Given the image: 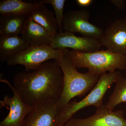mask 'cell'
<instances>
[{
	"mask_svg": "<svg viewBox=\"0 0 126 126\" xmlns=\"http://www.w3.org/2000/svg\"><path fill=\"white\" fill-rule=\"evenodd\" d=\"M63 75L54 62H45L33 72L15 75L14 86L23 101L34 108L56 103L63 92Z\"/></svg>",
	"mask_w": 126,
	"mask_h": 126,
	"instance_id": "obj_1",
	"label": "cell"
},
{
	"mask_svg": "<svg viewBox=\"0 0 126 126\" xmlns=\"http://www.w3.org/2000/svg\"><path fill=\"white\" fill-rule=\"evenodd\" d=\"M68 50L65 52L63 58L55 61L61 68L63 75V92L56 103L58 112L73 98L83 96L92 90L99 77L88 71L85 73L78 72L68 55Z\"/></svg>",
	"mask_w": 126,
	"mask_h": 126,
	"instance_id": "obj_2",
	"label": "cell"
},
{
	"mask_svg": "<svg viewBox=\"0 0 126 126\" xmlns=\"http://www.w3.org/2000/svg\"><path fill=\"white\" fill-rule=\"evenodd\" d=\"M68 54L77 68H86L88 72L100 76L107 72L125 70L126 55L109 50H98L89 53L68 50Z\"/></svg>",
	"mask_w": 126,
	"mask_h": 126,
	"instance_id": "obj_3",
	"label": "cell"
},
{
	"mask_svg": "<svg viewBox=\"0 0 126 126\" xmlns=\"http://www.w3.org/2000/svg\"><path fill=\"white\" fill-rule=\"evenodd\" d=\"M120 74L121 73L117 71L101 74L96 84L86 97L79 101L76 100L71 101L58 113L55 118L56 126H64L74 115L82 109L90 106L97 108L101 106L106 92L115 83Z\"/></svg>",
	"mask_w": 126,
	"mask_h": 126,
	"instance_id": "obj_4",
	"label": "cell"
},
{
	"mask_svg": "<svg viewBox=\"0 0 126 126\" xmlns=\"http://www.w3.org/2000/svg\"><path fill=\"white\" fill-rule=\"evenodd\" d=\"M68 50L67 48L55 49L50 46H30L10 59L7 63L10 66L16 64L23 65L26 72L33 71L49 60L61 59Z\"/></svg>",
	"mask_w": 126,
	"mask_h": 126,
	"instance_id": "obj_5",
	"label": "cell"
},
{
	"mask_svg": "<svg viewBox=\"0 0 126 126\" xmlns=\"http://www.w3.org/2000/svg\"><path fill=\"white\" fill-rule=\"evenodd\" d=\"M90 14L85 9L70 10L64 16L63 30L71 33H78L84 36L99 40L104 31L89 21Z\"/></svg>",
	"mask_w": 126,
	"mask_h": 126,
	"instance_id": "obj_6",
	"label": "cell"
},
{
	"mask_svg": "<svg viewBox=\"0 0 126 126\" xmlns=\"http://www.w3.org/2000/svg\"><path fill=\"white\" fill-rule=\"evenodd\" d=\"M64 126H126L122 110L114 111L106 104L96 108L94 115L86 118H71Z\"/></svg>",
	"mask_w": 126,
	"mask_h": 126,
	"instance_id": "obj_7",
	"label": "cell"
},
{
	"mask_svg": "<svg viewBox=\"0 0 126 126\" xmlns=\"http://www.w3.org/2000/svg\"><path fill=\"white\" fill-rule=\"evenodd\" d=\"M0 82L5 83L11 89L14 95L5 97L0 101L1 107L9 106L10 111L6 117L0 123V126H23L26 116L34 108L27 104L21 97L14 86L5 79H1Z\"/></svg>",
	"mask_w": 126,
	"mask_h": 126,
	"instance_id": "obj_8",
	"label": "cell"
},
{
	"mask_svg": "<svg viewBox=\"0 0 126 126\" xmlns=\"http://www.w3.org/2000/svg\"><path fill=\"white\" fill-rule=\"evenodd\" d=\"M50 46L55 49L70 48L78 52L89 53L99 50L102 46L99 40L86 36L79 37L73 33L63 31L55 35Z\"/></svg>",
	"mask_w": 126,
	"mask_h": 126,
	"instance_id": "obj_9",
	"label": "cell"
},
{
	"mask_svg": "<svg viewBox=\"0 0 126 126\" xmlns=\"http://www.w3.org/2000/svg\"><path fill=\"white\" fill-rule=\"evenodd\" d=\"M99 40L107 49L126 55V19H117L112 23Z\"/></svg>",
	"mask_w": 126,
	"mask_h": 126,
	"instance_id": "obj_10",
	"label": "cell"
},
{
	"mask_svg": "<svg viewBox=\"0 0 126 126\" xmlns=\"http://www.w3.org/2000/svg\"><path fill=\"white\" fill-rule=\"evenodd\" d=\"M21 34L30 46H50L54 35L27 16Z\"/></svg>",
	"mask_w": 126,
	"mask_h": 126,
	"instance_id": "obj_11",
	"label": "cell"
},
{
	"mask_svg": "<svg viewBox=\"0 0 126 126\" xmlns=\"http://www.w3.org/2000/svg\"><path fill=\"white\" fill-rule=\"evenodd\" d=\"M58 113L56 103L35 107L26 116L23 126H57L55 118Z\"/></svg>",
	"mask_w": 126,
	"mask_h": 126,
	"instance_id": "obj_12",
	"label": "cell"
},
{
	"mask_svg": "<svg viewBox=\"0 0 126 126\" xmlns=\"http://www.w3.org/2000/svg\"><path fill=\"white\" fill-rule=\"evenodd\" d=\"M30 46L23 37L0 36V61H6Z\"/></svg>",
	"mask_w": 126,
	"mask_h": 126,
	"instance_id": "obj_13",
	"label": "cell"
},
{
	"mask_svg": "<svg viewBox=\"0 0 126 126\" xmlns=\"http://www.w3.org/2000/svg\"><path fill=\"white\" fill-rule=\"evenodd\" d=\"M27 16L44 27L54 36L58 30L53 12L49 10L44 4L41 3Z\"/></svg>",
	"mask_w": 126,
	"mask_h": 126,
	"instance_id": "obj_14",
	"label": "cell"
},
{
	"mask_svg": "<svg viewBox=\"0 0 126 126\" xmlns=\"http://www.w3.org/2000/svg\"><path fill=\"white\" fill-rule=\"evenodd\" d=\"M27 16L22 15H0V35L18 36L23 31Z\"/></svg>",
	"mask_w": 126,
	"mask_h": 126,
	"instance_id": "obj_15",
	"label": "cell"
},
{
	"mask_svg": "<svg viewBox=\"0 0 126 126\" xmlns=\"http://www.w3.org/2000/svg\"><path fill=\"white\" fill-rule=\"evenodd\" d=\"M41 4L40 1L30 3L21 0H2L0 1V14L28 16Z\"/></svg>",
	"mask_w": 126,
	"mask_h": 126,
	"instance_id": "obj_16",
	"label": "cell"
},
{
	"mask_svg": "<svg viewBox=\"0 0 126 126\" xmlns=\"http://www.w3.org/2000/svg\"><path fill=\"white\" fill-rule=\"evenodd\" d=\"M115 83L113 92L106 104L109 109L112 110L118 104L126 103V78L121 74Z\"/></svg>",
	"mask_w": 126,
	"mask_h": 126,
	"instance_id": "obj_17",
	"label": "cell"
},
{
	"mask_svg": "<svg viewBox=\"0 0 126 126\" xmlns=\"http://www.w3.org/2000/svg\"><path fill=\"white\" fill-rule=\"evenodd\" d=\"M40 2L44 4H50L52 6L55 14L59 32H63V24L64 16L63 9L65 0H43Z\"/></svg>",
	"mask_w": 126,
	"mask_h": 126,
	"instance_id": "obj_18",
	"label": "cell"
},
{
	"mask_svg": "<svg viewBox=\"0 0 126 126\" xmlns=\"http://www.w3.org/2000/svg\"><path fill=\"white\" fill-rule=\"evenodd\" d=\"M110 2L118 10H123L125 8L126 1L124 0H110Z\"/></svg>",
	"mask_w": 126,
	"mask_h": 126,
	"instance_id": "obj_19",
	"label": "cell"
},
{
	"mask_svg": "<svg viewBox=\"0 0 126 126\" xmlns=\"http://www.w3.org/2000/svg\"><path fill=\"white\" fill-rule=\"evenodd\" d=\"M93 2V0H77L76 3L77 4L81 7H87L92 4Z\"/></svg>",
	"mask_w": 126,
	"mask_h": 126,
	"instance_id": "obj_20",
	"label": "cell"
},
{
	"mask_svg": "<svg viewBox=\"0 0 126 126\" xmlns=\"http://www.w3.org/2000/svg\"><path fill=\"white\" fill-rule=\"evenodd\" d=\"M124 71H125V73H126V68H125V70H124Z\"/></svg>",
	"mask_w": 126,
	"mask_h": 126,
	"instance_id": "obj_21",
	"label": "cell"
},
{
	"mask_svg": "<svg viewBox=\"0 0 126 126\" xmlns=\"http://www.w3.org/2000/svg\"></svg>",
	"mask_w": 126,
	"mask_h": 126,
	"instance_id": "obj_22",
	"label": "cell"
}]
</instances>
